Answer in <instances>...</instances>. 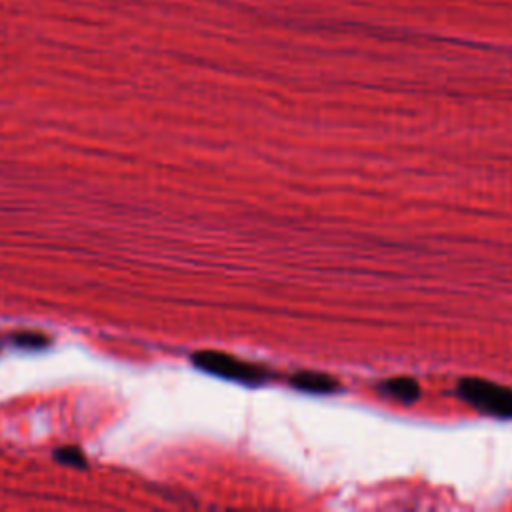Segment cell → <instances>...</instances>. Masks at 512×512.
<instances>
[{
	"mask_svg": "<svg viewBox=\"0 0 512 512\" xmlns=\"http://www.w3.org/2000/svg\"><path fill=\"white\" fill-rule=\"evenodd\" d=\"M378 390L394 400L400 402H416L420 398V386L414 378L408 376H394V378H386L378 384Z\"/></svg>",
	"mask_w": 512,
	"mask_h": 512,
	"instance_id": "cell-4",
	"label": "cell"
},
{
	"mask_svg": "<svg viewBox=\"0 0 512 512\" xmlns=\"http://www.w3.org/2000/svg\"><path fill=\"white\" fill-rule=\"evenodd\" d=\"M54 460L60 462V464H66V466H74V468H86V464H88L86 456H84L82 450L76 448V446L58 448V450L54 452Z\"/></svg>",
	"mask_w": 512,
	"mask_h": 512,
	"instance_id": "cell-6",
	"label": "cell"
},
{
	"mask_svg": "<svg viewBox=\"0 0 512 512\" xmlns=\"http://www.w3.org/2000/svg\"><path fill=\"white\" fill-rule=\"evenodd\" d=\"M190 362L206 374L232 380L244 386H262L272 378V372L268 368L216 350H198L190 356Z\"/></svg>",
	"mask_w": 512,
	"mask_h": 512,
	"instance_id": "cell-1",
	"label": "cell"
},
{
	"mask_svg": "<svg viewBox=\"0 0 512 512\" xmlns=\"http://www.w3.org/2000/svg\"><path fill=\"white\" fill-rule=\"evenodd\" d=\"M12 342L24 350H42L50 344V338L40 332H16L12 334Z\"/></svg>",
	"mask_w": 512,
	"mask_h": 512,
	"instance_id": "cell-5",
	"label": "cell"
},
{
	"mask_svg": "<svg viewBox=\"0 0 512 512\" xmlns=\"http://www.w3.org/2000/svg\"><path fill=\"white\" fill-rule=\"evenodd\" d=\"M290 386L308 394H332L340 390V382L324 372H310V370H300L290 376Z\"/></svg>",
	"mask_w": 512,
	"mask_h": 512,
	"instance_id": "cell-3",
	"label": "cell"
},
{
	"mask_svg": "<svg viewBox=\"0 0 512 512\" xmlns=\"http://www.w3.org/2000/svg\"><path fill=\"white\" fill-rule=\"evenodd\" d=\"M456 392L466 404H470L478 412L494 418L512 420V388L510 386L468 376V378H460Z\"/></svg>",
	"mask_w": 512,
	"mask_h": 512,
	"instance_id": "cell-2",
	"label": "cell"
}]
</instances>
